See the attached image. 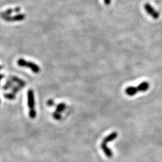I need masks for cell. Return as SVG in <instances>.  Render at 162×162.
Returning <instances> with one entry per match:
<instances>
[{"label":"cell","mask_w":162,"mask_h":162,"mask_svg":"<svg viewBox=\"0 0 162 162\" xmlns=\"http://www.w3.org/2000/svg\"><path fill=\"white\" fill-rule=\"evenodd\" d=\"M52 115H53V117L54 118V119H55L56 120H60L61 119V115L60 113L55 112L53 113Z\"/></svg>","instance_id":"cell-16"},{"label":"cell","mask_w":162,"mask_h":162,"mask_svg":"<svg viewBox=\"0 0 162 162\" xmlns=\"http://www.w3.org/2000/svg\"><path fill=\"white\" fill-rule=\"evenodd\" d=\"M4 77V75H2V74H0V82H1V79Z\"/></svg>","instance_id":"cell-19"},{"label":"cell","mask_w":162,"mask_h":162,"mask_svg":"<svg viewBox=\"0 0 162 162\" xmlns=\"http://www.w3.org/2000/svg\"><path fill=\"white\" fill-rule=\"evenodd\" d=\"M17 63L18 65L20 67H27L30 68L34 73H39L40 72V68L39 67V66L32 62L26 61L25 60L22 58H20L18 60Z\"/></svg>","instance_id":"cell-1"},{"label":"cell","mask_w":162,"mask_h":162,"mask_svg":"<svg viewBox=\"0 0 162 162\" xmlns=\"http://www.w3.org/2000/svg\"><path fill=\"white\" fill-rule=\"evenodd\" d=\"M66 108V105L65 103H60V104H58V105L56 106V112L61 113V112H63L64 111Z\"/></svg>","instance_id":"cell-11"},{"label":"cell","mask_w":162,"mask_h":162,"mask_svg":"<svg viewBox=\"0 0 162 162\" xmlns=\"http://www.w3.org/2000/svg\"><path fill=\"white\" fill-rule=\"evenodd\" d=\"M101 148L105 154L108 157V158H111L113 156V153L111 151V149L107 146L106 144H105L102 142L101 144Z\"/></svg>","instance_id":"cell-6"},{"label":"cell","mask_w":162,"mask_h":162,"mask_svg":"<svg viewBox=\"0 0 162 162\" xmlns=\"http://www.w3.org/2000/svg\"><path fill=\"white\" fill-rule=\"evenodd\" d=\"M37 115V112L36 109H32V110H30L29 111V117L31 119H34L36 117Z\"/></svg>","instance_id":"cell-14"},{"label":"cell","mask_w":162,"mask_h":162,"mask_svg":"<svg viewBox=\"0 0 162 162\" xmlns=\"http://www.w3.org/2000/svg\"><path fill=\"white\" fill-rule=\"evenodd\" d=\"M11 79L12 81H13V82H15L18 84V85H19L20 87H21L22 88L24 87L25 85V82L24 80H23L16 76H12L11 77Z\"/></svg>","instance_id":"cell-10"},{"label":"cell","mask_w":162,"mask_h":162,"mask_svg":"<svg viewBox=\"0 0 162 162\" xmlns=\"http://www.w3.org/2000/svg\"><path fill=\"white\" fill-rule=\"evenodd\" d=\"M103 1L106 6H109L111 3V0H103Z\"/></svg>","instance_id":"cell-18"},{"label":"cell","mask_w":162,"mask_h":162,"mask_svg":"<svg viewBox=\"0 0 162 162\" xmlns=\"http://www.w3.org/2000/svg\"><path fill=\"white\" fill-rule=\"evenodd\" d=\"M0 104H1V99H0Z\"/></svg>","instance_id":"cell-21"},{"label":"cell","mask_w":162,"mask_h":162,"mask_svg":"<svg viewBox=\"0 0 162 162\" xmlns=\"http://www.w3.org/2000/svg\"><path fill=\"white\" fill-rule=\"evenodd\" d=\"M25 18V15L23 13H19L15 16H9L4 17L2 19L6 22H19L24 20Z\"/></svg>","instance_id":"cell-3"},{"label":"cell","mask_w":162,"mask_h":162,"mask_svg":"<svg viewBox=\"0 0 162 162\" xmlns=\"http://www.w3.org/2000/svg\"><path fill=\"white\" fill-rule=\"evenodd\" d=\"M28 97V106L30 110L35 109V99H34V94L32 89H29L27 94Z\"/></svg>","instance_id":"cell-4"},{"label":"cell","mask_w":162,"mask_h":162,"mask_svg":"<svg viewBox=\"0 0 162 162\" xmlns=\"http://www.w3.org/2000/svg\"><path fill=\"white\" fill-rule=\"evenodd\" d=\"M1 68H2V67H1V66H0V70H1Z\"/></svg>","instance_id":"cell-20"},{"label":"cell","mask_w":162,"mask_h":162,"mask_svg":"<svg viewBox=\"0 0 162 162\" xmlns=\"http://www.w3.org/2000/svg\"><path fill=\"white\" fill-rule=\"evenodd\" d=\"M4 96L6 99L9 100H14L16 99V95L15 94L13 93V92H10V93H6L4 94Z\"/></svg>","instance_id":"cell-12"},{"label":"cell","mask_w":162,"mask_h":162,"mask_svg":"<svg viewBox=\"0 0 162 162\" xmlns=\"http://www.w3.org/2000/svg\"><path fill=\"white\" fill-rule=\"evenodd\" d=\"M21 88H22L21 87H20L19 85H13V87L11 88V91H12L13 93L16 94L20 90Z\"/></svg>","instance_id":"cell-15"},{"label":"cell","mask_w":162,"mask_h":162,"mask_svg":"<svg viewBox=\"0 0 162 162\" xmlns=\"http://www.w3.org/2000/svg\"><path fill=\"white\" fill-rule=\"evenodd\" d=\"M20 11V7H17L14 8H8L0 13V16L3 18L4 17L9 16L13 13H19Z\"/></svg>","instance_id":"cell-5"},{"label":"cell","mask_w":162,"mask_h":162,"mask_svg":"<svg viewBox=\"0 0 162 162\" xmlns=\"http://www.w3.org/2000/svg\"><path fill=\"white\" fill-rule=\"evenodd\" d=\"M118 136V133L117 132H112L111 133L110 135H109L108 136H107L106 137H105V139H103V142L105 143V144H108L113 140H115V139H116Z\"/></svg>","instance_id":"cell-8"},{"label":"cell","mask_w":162,"mask_h":162,"mask_svg":"<svg viewBox=\"0 0 162 162\" xmlns=\"http://www.w3.org/2000/svg\"><path fill=\"white\" fill-rule=\"evenodd\" d=\"M144 9L147 11V13L153 18L154 19H157L160 16V13L157 10H156L154 7L150 5L149 3H145L144 5Z\"/></svg>","instance_id":"cell-2"},{"label":"cell","mask_w":162,"mask_h":162,"mask_svg":"<svg viewBox=\"0 0 162 162\" xmlns=\"http://www.w3.org/2000/svg\"><path fill=\"white\" fill-rule=\"evenodd\" d=\"M47 105L49 106H53L54 105V101L52 99H49V100H48L47 101Z\"/></svg>","instance_id":"cell-17"},{"label":"cell","mask_w":162,"mask_h":162,"mask_svg":"<svg viewBox=\"0 0 162 162\" xmlns=\"http://www.w3.org/2000/svg\"><path fill=\"white\" fill-rule=\"evenodd\" d=\"M139 92L147 91L149 88V84L148 82H143L137 87Z\"/></svg>","instance_id":"cell-9"},{"label":"cell","mask_w":162,"mask_h":162,"mask_svg":"<svg viewBox=\"0 0 162 162\" xmlns=\"http://www.w3.org/2000/svg\"><path fill=\"white\" fill-rule=\"evenodd\" d=\"M13 87V82H12V80H7V82L6 83V84L4 85L3 87V89L4 90H7L10 88H11Z\"/></svg>","instance_id":"cell-13"},{"label":"cell","mask_w":162,"mask_h":162,"mask_svg":"<svg viewBox=\"0 0 162 162\" xmlns=\"http://www.w3.org/2000/svg\"><path fill=\"white\" fill-rule=\"evenodd\" d=\"M139 92L138 89L136 87H129L125 88V92L127 95H128L129 96H133L135 94H136L137 92Z\"/></svg>","instance_id":"cell-7"}]
</instances>
